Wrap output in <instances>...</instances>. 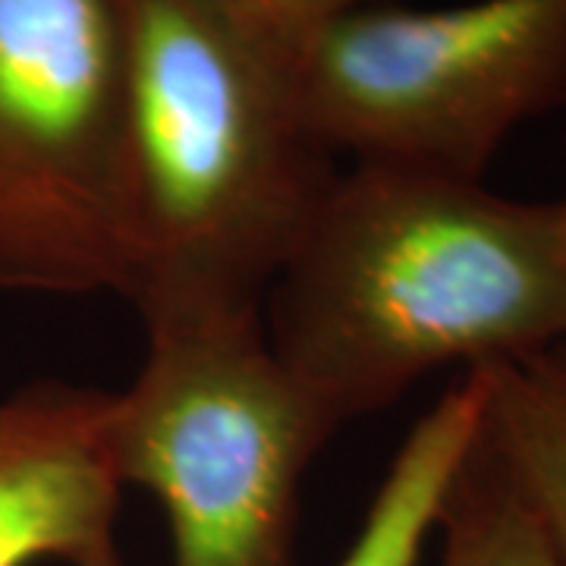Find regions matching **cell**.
<instances>
[{"mask_svg": "<svg viewBox=\"0 0 566 566\" xmlns=\"http://www.w3.org/2000/svg\"><path fill=\"white\" fill-rule=\"evenodd\" d=\"M262 324L337 428L447 365L566 349L557 208L482 180L349 161L283 255Z\"/></svg>", "mask_w": 566, "mask_h": 566, "instance_id": "cell-1", "label": "cell"}, {"mask_svg": "<svg viewBox=\"0 0 566 566\" xmlns=\"http://www.w3.org/2000/svg\"><path fill=\"white\" fill-rule=\"evenodd\" d=\"M126 51L123 300L142 322L262 312L337 174L290 54L218 0H117Z\"/></svg>", "mask_w": 566, "mask_h": 566, "instance_id": "cell-2", "label": "cell"}, {"mask_svg": "<svg viewBox=\"0 0 566 566\" xmlns=\"http://www.w3.org/2000/svg\"><path fill=\"white\" fill-rule=\"evenodd\" d=\"M142 324L114 409L123 488L164 506L174 566H290L305 472L340 428L277 363L262 312Z\"/></svg>", "mask_w": 566, "mask_h": 566, "instance_id": "cell-3", "label": "cell"}, {"mask_svg": "<svg viewBox=\"0 0 566 566\" xmlns=\"http://www.w3.org/2000/svg\"><path fill=\"white\" fill-rule=\"evenodd\" d=\"M334 158L485 180L513 129L566 107V0L356 7L290 51Z\"/></svg>", "mask_w": 566, "mask_h": 566, "instance_id": "cell-4", "label": "cell"}, {"mask_svg": "<svg viewBox=\"0 0 566 566\" xmlns=\"http://www.w3.org/2000/svg\"><path fill=\"white\" fill-rule=\"evenodd\" d=\"M117 0H0V290L123 293Z\"/></svg>", "mask_w": 566, "mask_h": 566, "instance_id": "cell-5", "label": "cell"}, {"mask_svg": "<svg viewBox=\"0 0 566 566\" xmlns=\"http://www.w3.org/2000/svg\"><path fill=\"white\" fill-rule=\"evenodd\" d=\"M114 409V390L66 381L0 394V566L120 557Z\"/></svg>", "mask_w": 566, "mask_h": 566, "instance_id": "cell-6", "label": "cell"}, {"mask_svg": "<svg viewBox=\"0 0 566 566\" xmlns=\"http://www.w3.org/2000/svg\"><path fill=\"white\" fill-rule=\"evenodd\" d=\"M485 381L475 368L409 428L340 566H419L447 494L479 444Z\"/></svg>", "mask_w": 566, "mask_h": 566, "instance_id": "cell-7", "label": "cell"}, {"mask_svg": "<svg viewBox=\"0 0 566 566\" xmlns=\"http://www.w3.org/2000/svg\"><path fill=\"white\" fill-rule=\"evenodd\" d=\"M482 438L566 566V349L475 365Z\"/></svg>", "mask_w": 566, "mask_h": 566, "instance_id": "cell-8", "label": "cell"}, {"mask_svg": "<svg viewBox=\"0 0 566 566\" xmlns=\"http://www.w3.org/2000/svg\"><path fill=\"white\" fill-rule=\"evenodd\" d=\"M438 532L441 566H564L482 434L447 494Z\"/></svg>", "mask_w": 566, "mask_h": 566, "instance_id": "cell-9", "label": "cell"}, {"mask_svg": "<svg viewBox=\"0 0 566 566\" xmlns=\"http://www.w3.org/2000/svg\"><path fill=\"white\" fill-rule=\"evenodd\" d=\"M230 17L259 32L262 39L277 44L281 51H293L324 22L337 20L356 7L381 3V0H218Z\"/></svg>", "mask_w": 566, "mask_h": 566, "instance_id": "cell-10", "label": "cell"}, {"mask_svg": "<svg viewBox=\"0 0 566 566\" xmlns=\"http://www.w3.org/2000/svg\"><path fill=\"white\" fill-rule=\"evenodd\" d=\"M557 208V233H560V252H564V262H566V196L560 202H554Z\"/></svg>", "mask_w": 566, "mask_h": 566, "instance_id": "cell-11", "label": "cell"}, {"mask_svg": "<svg viewBox=\"0 0 566 566\" xmlns=\"http://www.w3.org/2000/svg\"><path fill=\"white\" fill-rule=\"evenodd\" d=\"M107 566H123V564H120V557H117V560H114V564H107Z\"/></svg>", "mask_w": 566, "mask_h": 566, "instance_id": "cell-12", "label": "cell"}]
</instances>
